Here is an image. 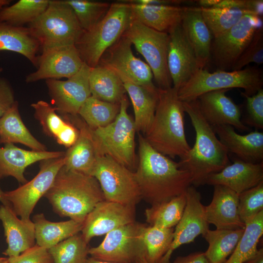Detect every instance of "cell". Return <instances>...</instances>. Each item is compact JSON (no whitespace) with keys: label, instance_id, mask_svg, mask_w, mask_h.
<instances>
[{"label":"cell","instance_id":"1","mask_svg":"<svg viewBox=\"0 0 263 263\" xmlns=\"http://www.w3.org/2000/svg\"><path fill=\"white\" fill-rule=\"evenodd\" d=\"M134 173L142 199L151 206L169 201L192 185L189 172L179 162L154 150L141 133H138V159Z\"/></svg>","mask_w":263,"mask_h":263},{"label":"cell","instance_id":"2","mask_svg":"<svg viewBox=\"0 0 263 263\" xmlns=\"http://www.w3.org/2000/svg\"><path fill=\"white\" fill-rule=\"evenodd\" d=\"M195 132V142L187 156L179 162L191 175L192 185H205L207 178L230 164L228 152L221 142L213 127L202 114L197 99L183 102Z\"/></svg>","mask_w":263,"mask_h":263},{"label":"cell","instance_id":"3","mask_svg":"<svg viewBox=\"0 0 263 263\" xmlns=\"http://www.w3.org/2000/svg\"><path fill=\"white\" fill-rule=\"evenodd\" d=\"M178 90L171 87L158 88V96L152 122L144 137L156 150L169 158L181 160L191 147L186 137L185 110Z\"/></svg>","mask_w":263,"mask_h":263},{"label":"cell","instance_id":"4","mask_svg":"<svg viewBox=\"0 0 263 263\" xmlns=\"http://www.w3.org/2000/svg\"><path fill=\"white\" fill-rule=\"evenodd\" d=\"M44 196L58 215L81 223L98 203L105 200L94 177L70 170L64 166Z\"/></svg>","mask_w":263,"mask_h":263},{"label":"cell","instance_id":"5","mask_svg":"<svg viewBox=\"0 0 263 263\" xmlns=\"http://www.w3.org/2000/svg\"><path fill=\"white\" fill-rule=\"evenodd\" d=\"M133 20L129 2L111 3L104 17L91 30L83 31L75 45L82 61L91 68L97 66L103 54L123 35Z\"/></svg>","mask_w":263,"mask_h":263},{"label":"cell","instance_id":"6","mask_svg":"<svg viewBox=\"0 0 263 263\" xmlns=\"http://www.w3.org/2000/svg\"><path fill=\"white\" fill-rule=\"evenodd\" d=\"M128 105L125 95L120 102L119 113L112 123L103 127L90 129L97 156H109L132 171L137 166L136 130L134 120L127 112Z\"/></svg>","mask_w":263,"mask_h":263},{"label":"cell","instance_id":"7","mask_svg":"<svg viewBox=\"0 0 263 263\" xmlns=\"http://www.w3.org/2000/svg\"><path fill=\"white\" fill-rule=\"evenodd\" d=\"M263 70L249 67L230 72L218 70L213 73L204 68L199 69L178 90L179 98L182 102L196 100L202 94L215 90L242 88L243 94L251 96L262 88Z\"/></svg>","mask_w":263,"mask_h":263},{"label":"cell","instance_id":"8","mask_svg":"<svg viewBox=\"0 0 263 263\" xmlns=\"http://www.w3.org/2000/svg\"><path fill=\"white\" fill-rule=\"evenodd\" d=\"M27 27L41 51L75 45L83 32L73 10L64 0H50L45 11Z\"/></svg>","mask_w":263,"mask_h":263},{"label":"cell","instance_id":"9","mask_svg":"<svg viewBox=\"0 0 263 263\" xmlns=\"http://www.w3.org/2000/svg\"><path fill=\"white\" fill-rule=\"evenodd\" d=\"M144 57L158 88L172 87L167 64L168 33L149 28L133 20L123 34Z\"/></svg>","mask_w":263,"mask_h":263},{"label":"cell","instance_id":"10","mask_svg":"<svg viewBox=\"0 0 263 263\" xmlns=\"http://www.w3.org/2000/svg\"><path fill=\"white\" fill-rule=\"evenodd\" d=\"M91 175L106 201L136 206L142 199L134 172L109 156H97Z\"/></svg>","mask_w":263,"mask_h":263},{"label":"cell","instance_id":"11","mask_svg":"<svg viewBox=\"0 0 263 263\" xmlns=\"http://www.w3.org/2000/svg\"><path fill=\"white\" fill-rule=\"evenodd\" d=\"M146 225L135 221L109 232L98 246L90 248L89 255L101 261L135 263L145 254L142 233Z\"/></svg>","mask_w":263,"mask_h":263},{"label":"cell","instance_id":"12","mask_svg":"<svg viewBox=\"0 0 263 263\" xmlns=\"http://www.w3.org/2000/svg\"><path fill=\"white\" fill-rule=\"evenodd\" d=\"M64 156L39 161V172L31 180L15 189L4 192L5 200L21 220H30L36 205L51 188L58 171L64 165Z\"/></svg>","mask_w":263,"mask_h":263},{"label":"cell","instance_id":"13","mask_svg":"<svg viewBox=\"0 0 263 263\" xmlns=\"http://www.w3.org/2000/svg\"><path fill=\"white\" fill-rule=\"evenodd\" d=\"M132 44L123 35L102 56L97 65L111 69L122 82L128 81L152 91L157 92L151 69L147 63L136 57L132 50Z\"/></svg>","mask_w":263,"mask_h":263},{"label":"cell","instance_id":"14","mask_svg":"<svg viewBox=\"0 0 263 263\" xmlns=\"http://www.w3.org/2000/svg\"><path fill=\"white\" fill-rule=\"evenodd\" d=\"M262 26V17L248 14L228 31L213 38L211 56L219 70H231L250 43L256 31Z\"/></svg>","mask_w":263,"mask_h":263},{"label":"cell","instance_id":"15","mask_svg":"<svg viewBox=\"0 0 263 263\" xmlns=\"http://www.w3.org/2000/svg\"><path fill=\"white\" fill-rule=\"evenodd\" d=\"M91 68L83 63L75 75L66 80H45L48 94L56 112L62 115L75 116L91 96L89 75Z\"/></svg>","mask_w":263,"mask_h":263},{"label":"cell","instance_id":"16","mask_svg":"<svg viewBox=\"0 0 263 263\" xmlns=\"http://www.w3.org/2000/svg\"><path fill=\"white\" fill-rule=\"evenodd\" d=\"M186 204L182 216L174 229L173 239L169 249L159 263H169L173 252L181 245L194 242L209 229L205 206L196 188L189 186L186 191Z\"/></svg>","mask_w":263,"mask_h":263},{"label":"cell","instance_id":"17","mask_svg":"<svg viewBox=\"0 0 263 263\" xmlns=\"http://www.w3.org/2000/svg\"><path fill=\"white\" fill-rule=\"evenodd\" d=\"M168 33V68L172 87L178 90L200 68L181 23L173 26Z\"/></svg>","mask_w":263,"mask_h":263},{"label":"cell","instance_id":"18","mask_svg":"<svg viewBox=\"0 0 263 263\" xmlns=\"http://www.w3.org/2000/svg\"><path fill=\"white\" fill-rule=\"evenodd\" d=\"M83 63L75 45L49 48L41 51L37 70L27 75L25 81L68 78L77 73Z\"/></svg>","mask_w":263,"mask_h":263},{"label":"cell","instance_id":"19","mask_svg":"<svg viewBox=\"0 0 263 263\" xmlns=\"http://www.w3.org/2000/svg\"><path fill=\"white\" fill-rule=\"evenodd\" d=\"M136 206L103 200L87 215L81 234L87 243L95 237L135 221Z\"/></svg>","mask_w":263,"mask_h":263},{"label":"cell","instance_id":"20","mask_svg":"<svg viewBox=\"0 0 263 263\" xmlns=\"http://www.w3.org/2000/svg\"><path fill=\"white\" fill-rule=\"evenodd\" d=\"M229 90L212 91L199 96L197 99L200 112L212 127L229 125L240 131H248L242 121L241 107L225 94Z\"/></svg>","mask_w":263,"mask_h":263},{"label":"cell","instance_id":"21","mask_svg":"<svg viewBox=\"0 0 263 263\" xmlns=\"http://www.w3.org/2000/svg\"><path fill=\"white\" fill-rule=\"evenodd\" d=\"M262 181L263 162L253 163L237 158L233 164L209 175L205 184L224 186L239 194Z\"/></svg>","mask_w":263,"mask_h":263},{"label":"cell","instance_id":"22","mask_svg":"<svg viewBox=\"0 0 263 263\" xmlns=\"http://www.w3.org/2000/svg\"><path fill=\"white\" fill-rule=\"evenodd\" d=\"M239 194L222 185L214 186L212 201L205 206V214L208 224L216 229H244L238 211Z\"/></svg>","mask_w":263,"mask_h":263},{"label":"cell","instance_id":"23","mask_svg":"<svg viewBox=\"0 0 263 263\" xmlns=\"http://www.w3.org/2000/svg\"><path fill=\"white\" fill-rule=\"evenodd\" d=\"M221 142L228 153L235 154L237 158L247 162H263V132L258 130L241 135L229 125L212 127Z\"/></svg>","mask_w":263,"mask_h":263},{"label":"cell","instance_id":"24","mask_svg":"<svg viewBox=\"0 0 263 263\" xmlns=\"http://www.w3.org/2000/svg\"><path fill=\"white\" fill-rule=\"evenodd\" d=\"M64 154L65 152L59 151L28 150L14 144H4L3 147H0V180L11 176L24 184L28 182L24 175L28 166L44 159L61 157Z\"/></svg>","mask_w":263,"mask_h":263},{"label":"cell","instance_id":"25","mask_svg":"<svg viewBox=\"0 0 263 263\" xmlns=\"http://www.w3.org/2000/svg\"><path fill=\"white\" fill-rule=\"evenodd\" d=\"M0 220L8 244L3 254L8 257L17 256L35 244L33 222L31 220L23 221L18 218L10 205L0 206Z\"/></svg>","mask_w":263,"mask_h":263},{"label":"cell","instance_id":"26","mask_svg":"<svg viewBox=\"0 0 263 263\" xmlns=\"http://www.w3.org/2000/svg\"><path fill=\"white\" fill-rule=\"evenodd\" d=\"M181 23L200 69L204 68L210 59L213 36L203 19L201 8L186 6Z\"/></svg>","mask_w":263,"mask_h":263},{"label":"cell","instance_id":"27","mask_svg":"<svg viewBox=\"0 0 263 263\" xmlns=\"http://www.w3.org/2000/svg\"><path fill=\"white\" fill-rule=\"evenodd\" d=\"M67 116L75 123L79 136L75 142L65 152L64 166L70 170L91 175L97 154L90 129L78 115Z\"/></svg>","mask_w":263,"mask_h":263},{"label":"cell","instance_id":"28","mask_svg":"<svg viewBox=\"0 0 263 263\" xmlns=\"http://www.w3.org/2000/svg\"><path fill=\"white\" fill-rule=\"evenodd\" d=\"M31 106L35 110V118L40 123L46 135L68 148L75 142L79 136L78 128L58 115L55 107L43 100L32 103Z\"/></svg>","mask_w":263,"mask_h":263},{"label":"cell","instance_id":"29","mask_svg":"<svg viewBox=\"0 0 263 263\" xmlns=\"http://www.w3.org/2000/svg\"><path fill=\"white\" fill-rule=\"evenodd\" d=\"M131 4L133 19L161 32L167 33L173 26L181 22L186 6L173 5Z\"/></svg>","mask_w":263,"mask_h":263},{"label":"cell","instance_id":"30","mask_svg":"<svg viewBox=\"0 0 263 263\" xmlns=\"http://www.w3.org/2000/svg\"><path fill=\"white\" fill-rule=\"evenodd\" d=\"M0 50L19 54L37 67L39 42L26 27H17L0 22Z\"/></svg>","mask_w":263,"mask_h":263},{"label":"cell","instance_id":"31","mask_svg":"<svg viewBox=\"0 0 263 263\" xmlns=\"http://www.w3.org/2000/svg\"><path fill=\"white\" fill-rule=\"evenodd\" d=\"M19 143L35 151H46L24 125L19 114V103L13 106L0 118V144Z\"/></svg>","mask_w":263,"mask_h":263},{"label":"cell","instance_id":"32","mask_svg":"<svg viewBox=\"0 0 263 263\" xmlns=\"http://www.w3.org/2000/svg\"><path fill=\"white\" fill-rule=\"evenodd\" d=\"M123 83L133 106L136 132L145 135L154 118L158 90L152 91L128 81Z\"/></svg>","mask_w":263,"mask_h":263},{"label":"cell","instance_id":"33","mask_svg":"<svg viewBox=\"0 0 263 263\" xmlns=\"http://www.w3.org/2000/svg\"><path fill=\"white\" fill-rule=\"evenodd\" d=\"M37 244L49 249L61 242L80 233L83 223L73 220L54 222L47 220L43 213L33 217Z\"/></svg>","mask_w":263,"mask_h":263},{"label":"cell","instance_id":"34","mask_svg":"<svg viewBox=\"0 0 263 263\" xmlns=\"http://www.w3.org/2000/svg\"><path fill=\"white\" fill-rule=\"evenodd\" d=\"M89 80L91 95L98 99L119 104L125 95L122 80L109 68L99 65L91 68Z\"/></svg>","mask_w":263,"mask_h":263},{"label":"cell","instance_id":"35","mask_svg":"<svg viewBox=\"0 0 263 263\" xmlns=\"http://www.w3.org/2000/svg\"><path fill=\"white\" fill-rule=\"evenodd\" d=\"M244 229H209L203 236L208 244L205 253L209 263H224L232 253Z\"/></svg>","mask_w":263,"mask_h":263},{"label":"cell","instance_id":"36","mask_svg":"<svg viewBox=\"0 0 263 263\" xmlns=\"http://www.w3.org/2000/svg\"><path fill=\"white\" fill-rule=\"evenodd\" d=\"M186 204V192L171 200L151 205L146 209L148 225L161 228H173L180 220Z\"/></svg>","mask_w":263,"mask_h":263},{"label":"cell","instance_id":"37","mask_svg":"<svg viewBox=\"0 0 263 263\" xmlns=\"http://www.w3.org/2000/svg\"><path fill=\"white\" fill-rule=\"evenodd\" d=\"M263 234V210L245 223L244 233L232 253L224 263H244L257 253Z\"/></svg>","mask_w":263,"mask_h":263},{"label":"cell","instance_id":"38","mask_svg":"<svg viewBox=\"0 0 263 263\" xmlns=\"http://www.w3.org/2000/svg\"><path fill=\"white\" fill-rule=\"evenodd\" d=\"M50 0H19L0 10V22L24 27L36 20L47 8Z\"/></svg>","mask_w":263,"mask_h":263},{"label":"cell","instance_id":"39","mask_svg":"<svg viewBox=\"0 0 263 263\" xmlns=\"http://www.w3.org/2000/svg\"><path fill=\"white\" fill-rule=\"evenodd\" d=\"M120 103H112L89 97L79 110L78 115L91 130L105 127L116 118Z\"/></svg>","mask_w":263,"mask_h":263},{"label":"cell","instance_id":"40","mask_svg":"<svg viewBox=\"0 0 263 263\" xmlns=\"http://www.w3.org/2000/svg\"><path fill=\"white\" fill-rule=\"evenodd\" d=\"M174 228H161L146 225L142 238L145 257L148 263H159L170 248L173 239Z\"/></svg>","mask_w":263,"mask_h":263},{"label":"cell","instance_id":"41","mask_svg":"<svg viewBox=\"0 0 263 263\" xmlns=\"http://www.w3.org/2000/svg\"><path fill=\"white\" fill-rule=\"evenodd\" d=\"M200 8L203 19L210 30L213 38L228 31L245 15L256 14L238 8Z\"/></svg>","mask_w":263,"mask_h":263},{"label":"cell","instance_id":"42","mask_svg":"<svg viewBox=\"0 0 263 263\" xmlns=\"http://www.w3.org/2000/svg\"><path fill=\"white\" fill-rule=\"evenodd\" d=\"M90 248L78 233L48 250L54 263H86Z\"/></svg>","mask_w":263,"mask_h":263},{"label":"cell","instance_id":"43","mask_svg":"<svg viewBox=\"0 0 263 263\" xmlns=\"http://www.w3.org/2000/svg\"><path fill=\"white\" fill-rule=\"evenodd\" d=\"M73 10L83 30L93 28L106 15L111 3L89 0H64Z\"/></svg>","mask_w":263,"mask_h":263},{"label":"cell","instance_id":"44","mask_svg":"<svg viewBox=\"0 0 263 263\" xmlns=\"http://www.w3.org/2000/svg\"><path fill=\"white\" fill-rule=\"evenodd\" d=\"M263 210V181L239 194L238 211L245 224Z\"/></svg>","mask_w":263,"mask_h":263},{"label":"cell","instance_id":"45","mask_svg":"<svg viewBox=\"0 0 263 263\" xmlns=\"http://www.w3.org/2000/svg\"><path fill=\"white\" fill-rule=\"evenodd\" d=\"M255 63H263V26L255 32L249 45L232 67L231 71H238L248 65Z\"/></svg>","mask_w":263,"mask_h":263},{"label":"cell","instance_id":"46","mask_svg":"<svg viewBox=\"0 0 263 263\" xmlns=\"http://www.w3.org/2000/svg\"><path fill=\"white\" fill-rule=\"evenodd\" d=\"M246 99V115L243 123L255 128V130L263 129V89L255 94L247 96L241 93Z\"/></svg>","mask_w":263,"mask_h":263},{"label":"cell","instance_id":"47","mask_svg":"<svg viewBox=\"0 0 263 263\" xmlns=\"http://www.w3.org/2000/svg\"><path fill=\"white\" fill-rule=\"evenodd\" d=\"M8 259L10 263H54L49 250L37 244L19 255Z\"/></svg>","mask_w":263,"mask_h":263},{"label":"cell","instance_id":"48","mask_svg":"<svg viewBox=\"0 0 263 263\" xmlns=\"http://www.w3.org/2000/svg\"><path fill=\"white\" fill-rule=\"evenodd\" d=\"M13 90L9 82L0 77V118L15 102Z\"/></svg>","mask_w":263,"mask_h":263},{"label":"cell","instance_id":"49","mask_svg":"<svg viewBox=\"0 0 263 263\" xmlns=\"http://www.w3.org/2000/svg\"><path fill=\"white\" fill-rule=\"evenodd\" d=\"M173 263H209V262L204 252H196L185 256H178Z\"/></svg>","mask_w":263,"mask_h":263},{"label":"cell","instance_id":"50","mask_svg":"<svg viewBox=\"0 0 263 263\" xmlns=\"http://www.w3.org/2000/svg\"><path fill=\"white\" fill-rule=\"evenodd\" d=\"M132 2L143 4L152 5H178L181 2V0H132Z\"/></svg>","mask_w":263,"mask_h":263},{"label":"cell","instance_id":"51","mask_svg":"<svg viewBox=\"0 0 263 263\" xmlns=\"http://www.w3.org/2000/svg\"><path fill=\"white\" fill-rule=\"evenodd\" d=\"M244 263H263V248L259 249L256 254Z\"/></svg>","mask_w":263,"mask_h":263},{"label":"cell","instance_id":"52","mask_svg":"<svg viewBox=\"0 0 263 263\" xmlns=\"http://www.w3.org/2000/svg\"><path fill=\"white\" fill-rule=\"evenodd\" d=\"M220 0H197L199 7L203 8H211L220 2Z\"/></svg>","mask_w":263,"mask_h":263},{"label":"cell","instance_id":"53","mask_svg":"<svg viewBox=\"0 0 263 263\" xmlns=\"http://www.w3.org/2000/svg\"><path fill=\"white\" fill-rule=\"evenodd\" d=\"M86 263H116L104 261L99 260L93 257H88L86 260Z\"/></svg>","mask_w":263,"mask_h":263},{"label":"cell","instance_id":"54","mask_svg":"<svg viewBox=\"0 0 263 263\" xmlns=\"http://www.w3.org/2000/svg\"><path fill=\"white\" fill-rule=\"evenodd\" d=\"M0 201L2 203V204L10 205V204L5 200L4 198V192L1 190L0 187Z\"/></svg>","mask_w":263,"mask_h":263},{"label":"cell","instance_id":"55","mask_svg":"<svg viewBox=\"0 0 263 263\" xmlns=\"http://www.w3.org/2000/svg\"><path fill=\"white\" fill-rule=\"evenodd\" d=\"M11 1L10 0H0V10L4 7L8 6Z\"/></svg>","mask_w":263,"mask_h":263},{"label":"cell","instance_id":"56","mask_svg":"<svg viewBox=\"0 0 263 263\" xmlns=\"http://www.w3.org/2000/svg\"><path fill=\"white\" fill-rule=\"evenodd\" d=\"M135 263H148L146 261L145 255H143L139 257L136 261Z\"/></svg>","mask_w":263,"mask_h":263},{"label":"cell","instance_id":"57","mask_svg":"<svg viewBox=\"0 0 263 263\" xmlns=\"http://www.w3.org/2000/svg\"><path fill=\"white\" fill-rule=\"evenodd\" d=\"M0 263H10L8 258H4L2 260H0Z\"/></svg>","mask_w":263,"mask_h":263},{"label":"cell","instance_id":"58","mask_svg":"<svg viewBox=\"0 0 263 263\" xmlns=\"http://www.w3.org/2000/svg\"><path fill=\"white\" fill-rule=\"evenodd\" d=\"M2 70H3L2 68L0 67V73H1L2 71Z\"/></svg>","mask_w":263,"mask_h":263},{"label":"cell","instance_id":"59","mask_svg":"<svg viewBox=\"0 0 263 263\" xmlns=\"http://www.w3.org/2000/svg\"><path fill=\"white\" fill-rule=\"evenodd\" d=\"M4 258V257H0V260H2Z\"/></svg>","mask_w":263,"mask_h":263}]
</instances>
